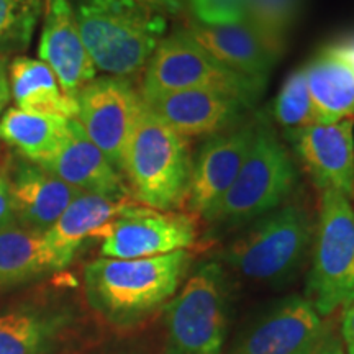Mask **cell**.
<instances>
[{"label":"cell","mask_w":354,"mask_h":354,"mask_svg":"<svg viewBox=\"0 0 354 354\" xmlns=\"http://www.w3.org/2000/svg\"><path fill=\"white\" fill-rule=\"evenodd\" d=\"M190 263L192 254L187 250L154 258L95 259L84 271L87 300L118 325L140 322L174 297Z\"/></svg>","instance_id":"1"},{"label":"cell","mask_w":354,"mask_h":354,"mask_svg":"<svg viewBox=\"0 0 354 354\" xmlns=\"http://www.w3.org/2000/svg\"><path fill=\"white\" fill-rule=\"evenodd\" d=\"M97 71L130 79L143 73L166 33V17L138 0H69Z\"/></svg>","instance_id":"2"},{"label":"cell","mask_w":354,"mask_h":354,"mask_svg":"<svg viewBox=\"0 0 354 354\" xmlns=\"http://www.w3.org/2000/svg\"><path fill=\"white\" fill-rule=\"evenodd\" d=\"M192 156L185 138L172 131L141 100L123 156L122 176L140 205L177 210L187 197Z\"/></svg>","instance_id":"3"},{"label":"cell","mask_w":354,"mask_h":354,"mask_svg":"<svg viewBox=\"0 0 354 354\" xmlns=\"http://www.w3.org/2000/svg\"><path fill=\"white\" fill-rule=\"evenodd\" d=\"M297 180L292 159L276 131L259 118L250 154L236 179L205 216L216 225H241L279 209Z\"/></svg>","instance_id":"4"},{"label":"cell","mask_w":354,"mask_h":354,"mask_svg":"<svg viewBox=\"0 0 354 354\" xmlns=\"http://www.w3.org/2000/svg\"><path fill=\"white\" fill-rule=\"evenodd\" d=\"M313 240L308 212L297 203L259 216L225 251L233 271L258 282H281L302 266Z\"/></svg>","instance_id":"5"},{"label":"cell","mask_w":354,"mask_h":354,"mask_svg":"<svg viewBox=\"0 0 354 354\" xmlns=\"http://www.w3.org/2000/svg\"><path fill=\"white\" fill-rule=\"evenodd\" d=\"M307 300L320 317L354 302V207L335 190L322 192Z\"/></svg>","instance_id":"6"},{"label":"cell","mask_w":354,"mask_h":354,"mask_svg":"<svg viewBox=\"0 0 354 354\" xmlns=\"http://www.w3.org/2000/svg\"><path fill=\"white\" fill-rule=\"evenodd\" d=\"M143 73L140 94L207 88L232 95L248 109L253 107L266 86L220 64L185 30L167 35L159 41Z\"/></svg>","instance_id":"7"},{"label":"cell","mask_w":354,"mask_h":354,"mask_svg":"<svg viewBox=\"0 0 354 354\" xmlns=\"http://www.w3.org/2000/svg\"><path fill=\"white\" fill-rule=\"evenodd\" d=\"M167 354H223L227 289L218 263L201 266L166 307Z\"/></svg>","instance_id":"8"},{"label":"cell","mask_w":354,"mask_h":354,"mask_svg":"<svg viewBox=\"0 0 354 354\" xmlns=\"http://www.w3.org/2000/svg\"><path fill=\"white\" fill-rule=\"evenodd\" d=\"M104 258L141 259L189 250L197 240L192 215L133 203L97 234Z\"/></svg>","instance_id":"9"},{"label":"cell","mask_w":354,"mask_h":354,"mask_svg":"<svg viewBox=\"0 0 354 354\" xmlns=\"http://www.w3.org/2000/svg\"><path fill=\"white\" fill-rule=\"evenodd\" d=\"M76 104V120L88 140L122 174L123 156L141 107L140 91L130 79L102 76L81 88Z\"/></svg>","instance_id":"10"},{"label":"cell","mask_w":354,"mask_h":354,"mask_svg":"<svg viewBox=\"0 0 354 354\" xmlns=\"http://www.w3.org/2000/svg\"><path fill=\"white\" fill-rule=\"evenodd\" d=\"M259 118L238 123L203 141L197 156L192 159V172L184 203L190 215L205 218L232 187L254 143Z\"/></svg>","instance_id":"11"},{"label":"cell","mask_w":354,"mask_h":354,"mask_svg":"<svg viewBox=\"0 0 354 354\" xmlns=\"http://www.w3.org/2000/svg\"><path fill=\"white\" fill-rule=\"evenodd\" d=\"M328 330L313 305L294 295L250 323L228 354H313Z\"/></svg>","instance_id":"12"},{"label":"cell","mask_w":354,"mask_h":354,"mask_svg":"<svg viewBox=\"0 0 354 354\" xmlns=\"http://www.w3.org/2000/svg\"><path fill=\"white\" fill-rule=\"evenodd\" d=\"M141 100L161 122L183 138L221 133L243 120L241 100L207 88H184L140 94Z\"/></svg>","instance_id":"13"},{"label":"cell","mask_w":354,"mask_h":354,"mask_svg":"<svg viewBox=\"0 0 354 354\" xmlns=\"http://www.w3.org/2000/svg\"><path fill=\"white\" fill-rule=\"evenodd\" d=\"M6 171L15 223L32 232L46 233L79 194L46 167L17 153L7 159Z\"/></svg>","instance_id":"14"},{"label":"cell","mask_w":354,"mask_h":354,"mask_svg":"<svg viewBox=\"0 0 354 354\" xmlns=\"http://www.w3.org/2000/svg\"><path fill=\"white\" fill-rule=\"evenodd\" d=\"M313 184L354 202V118L315 123L290 141Z\"/></svg>","instance_id":"15"},{"label":"cell","mask_w":354,"mask_h":354,"mask_svg":"<svg viewBox=\"0 0 354 354\" xmlns=\"http://www.w3.org/2000/svg\"><path fill=\"white\" fill-rule=\"evenodd\" d=\"M38 55L56 74L71 99L97 77V68L82 41L69 0H44Z\"/></svg>","instance_id":"16"},{"label":"cell","mask_w":354,"mask_h":354,"mask_svg":"<svg viewBox=\"0 0 354 354\" xmlns=\"http://www.w3.org/2000/svg\"><path fill=\"white\" fill-rule=\"evenodd\" d=\"M184 30L220 64L253 81L268 82L277 56L246 21L201 24L190 19Z\"/></svg>","instance_id":"17"},{"label":"cell","mask_w":354,"mask_h":354,"mask_svg":"<svg viewBox=\"0 0 354 354\" xmlns=\"http://www.w3.org/2000/svg\"><path fill=\"white\" fill-rule=\"evenodd\" d=\"M68 127V136L61 148L39 166L46 167L79 192L131 196L123 176L88 140L81 123L76 118H69Z\"/></svg>","instance_id":"18"},{"label":"cell","mask_w":354,"mask_h":354,"mask_svg":"<svg viewBox=\"0 0 354 354\" xmlns=\"http://www.w3.org/2000/svg\"><path fill=\"white\" fill-rule=\"evenodd\" d=\"M133 203L136 202L131 196L79 192L44 236L66 268L73 263L84 241L97 238L102 228Z\"/></svg>","instance_id":"19"},{"label":"cell","mask_w":354,"mask_h":354,"mask_svg":"<svg viewBox=\"0 0 354 354\" xmlns=\"http://www.w3.org/2000/svg\"><path fill=\"white\" fill-rule=\"evenodd\" d=\"M318 123L354 118V68L333 48H325L304 66Z\"/></svg>","instance_id":"20"},{"label":"cell","mask_w":354,"mask_h":354,"mask_svg":"<svg viewBox=\"0 0 354 354\" xmlns=\"http://www.w3.org/2000/svg\"><path fill=\"white\" fill-rule=\"evenodd\" d=\"M64 269L44 233L12 223L0 228V290Z\"/></svg>","instance_id":"21"},{"label":"cell","mask_w":354,"mask_h":354,"mask_svg":"<svg viewBox=\"0 0 354 354\" xmlns=\"http://www.w3.org/2000/svg\"><path fill=\"white\" fill-rule=\"evenodd\" d=\"M7 79L15 107L35 113L76 118V100L64 94L56 74L41 59L15 56L7 66Z\"/></svg>","instance_id":"22"},{"label":"cell","mask_w":354,"mask_h":354,"mask_svg":"<svg viewBox=\"0 0 354 354\" xmlns=\"http://www.w3.org/2000/svg\"><path fill=\"white\" fill-rule=\"evenodd\" d=\"M68 120L56 115L10 107L0 117V141L20 156L43 165L64 143L69 131Z\"/></svg>","instance_id":"23"},{"label":"cell","mask_w":354,"mask_h":354,"mask_svg":"<svg viewBox=\"0 0 354 354\" xmlns=\"http://www.w3.org/2000/svg\"><path fill=\"white\" fill-rule=\"evenodd\" d=\"M68 318L51 310L21 307L0 315V354H46Z\"/></svg>","instance_id":"24"},{"label":"cell","mask_w":354,"mask_h":354,"mask_svg":"<svg viewBox=\"0 0 354 354\" xmlns=\"http://www.w3.org/2000/svg\"><path fill=\"white\" fill-rule=\"evenodd\" d=\"M246 24L277 57L300 19L304 0H243Z\"/></svg>","instance_id":"25"},{"label":"cell","mask_w":354,"mask_h":354,"mask_svg":"<svg viewBox=\"0 0 354 354\" xmlns=\"http://www.w3.org/2000/svg\"><path fill=\"white\" fill-rule=\"evenodd\" d=\"M44 0H0V56L25 51L43 17Z\"/></svg>","instance_id":"26"},{"label":"cell","mask_w":354,"mask_h":354,"mask_svg":"<svg viewBox=\"0 0 354 354\" xmlns=\"http://www.w3.org/2000/svg\"><path fill=\"white\" fill-rule=\"evenodd\" d=\"M274 117L289 141L305 128L315 125L317 117L310 99L305 71L300 68L286 79L274 102Z\"/></svg>","instance_id":"27"},{"label":"cell","mask_w":354,"mask_h":354,"mask_svg":"<svg viewBox=\"0 0 354 354\" xmlns=\"http://www.w3.org/2000/svg\"><path fill=\"white\" fill-rule=\"evenodd\" d=\"M192 20L201 24L246 21L243 0H185Z\"/></svg>","instance_id":"28"},{"label":"cell","mask_w":354,"mask_h":354,"mask_svg":"<svg viewBox=\"0 0 354 354\" xmlns=\"http://www.w3.org/2000/svg\"><path fill=\"white\" fill-rule=\"evenodd\" d=\"M12 223H15V218H13L10 187H8L6 162H3L0 165V228L8 227Z\"/></svg>","instance_id":"29"},{"label":"cell","mask_w":354,"mask_h":354,"mask_svg":"<svg viewBox=\"0 0 354 354\" xmlns=\"http://www.w3.org/2000/svg\"><path fill=\"white\" fill-rule=\"evenodd\" d=\"M342 339L346 354H354V302L343 308L342 317Z\"/></svg>","instance_id":"30"},{"label":"cell","mask_w":354,"mask_h":354,"mask_svg":"<svg viewBox=\"0 0 354 354\" xmlns=\"http://www.w3.org/2000/svg\"><path fill=\"white\" fill-rule=\"evenodd\" d=\"M313 354H346L342 336L336 335L335 331L328 330L326 335L323 336L322 343L318 344L317 351Z\"/></svg>","instance_id":"31"},{"label":"cell","mask_w":354,"mask_h":354,"mask_svg":"<svg viewBox=\"0 0 354 354\" xmlns=\"http://www.w3.org/2000/svg\"><path fill=\"white\" fill-rule=\"evenodd\" d=\"M138 2L162 15H176L185 6V0H138Z\"/></svg>","instance_id":"32"},{"label":"cell","mask_w":354,"mask_h":354,"mask_svg":"<svg viewBox=\"0 0 354 354\" xmlns=\"http://www.w3.org/2000/svg\"><path fill=\"white\" fill-rule=\"evenodd\" d=\"M10 87H8V79H7V73L0 76V117L2 113L6 112L8 102H10Z\"/></svg>","instance_id":"33"},{"label":"cell","mask_w":354,"mask_h":354,"mask_svg":"<svg viewBox=\"0 0 354 354\" xmlns=\"http://www.w3.org/2000/svg\"><path fill=\"white\" fill-rule=\"evenodd\" d=\"M331 48H333L336 53H339L344 59H348L354 68V39H348V41L333 44Z\"/></svg>","instance_id":"34"},{"label":"cell","mask_w":354,"mask_h":354,"mask_svg":"<svg viewBox=\"0 0 354 354\" xmlns=\"http://www.w3.org/2000/svg\"><path fill=\"white\" fill-rule=\"evenodd\" d=\"M7 66H8V57L0 56V76L7 73Z\"/></svg>","instance_id":"35"}]
</instances>
